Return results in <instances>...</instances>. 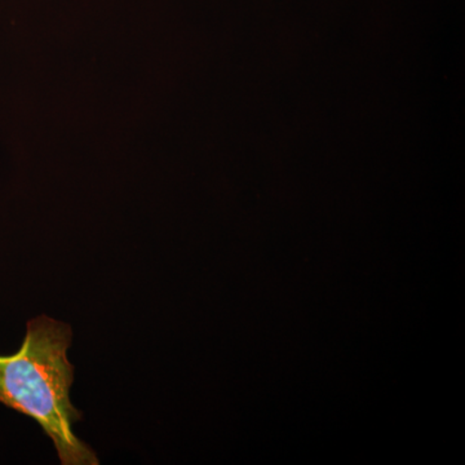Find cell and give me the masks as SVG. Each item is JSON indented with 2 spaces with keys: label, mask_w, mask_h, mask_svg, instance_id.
<instances>
[{
  "label": "cell",
  "mask_w": 465,
  "mask_h": 465,
  "mask_svg": "<svg viewBox=\"0 0 465 465\" xmlns=\"http://www.w3.org/2000/svg\"><path fill=\"white\" fill-rule=\"evenodd\" d=\"M72 327L48 316L33 318L15 354L0 356V403L29 416L54 442L63 465H99L74 432L82 412L70 401L74 366L67 360Z\"/></svg>",
  "instance_id": "6da1fadb"
}]
</instances>
